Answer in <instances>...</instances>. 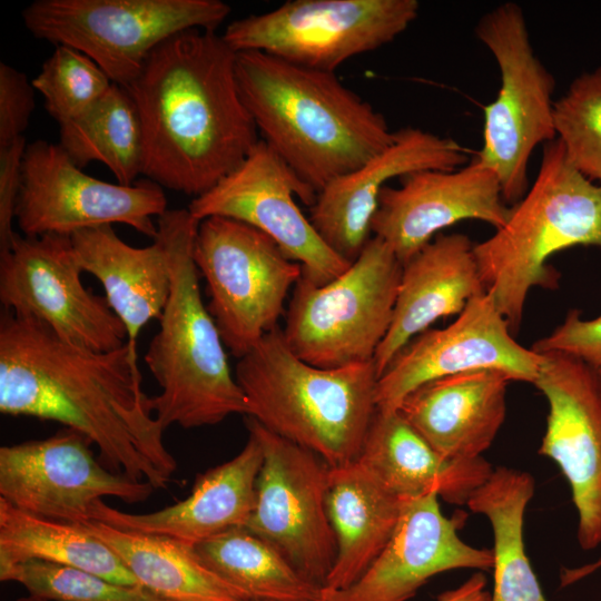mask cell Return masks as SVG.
<instances>
[{"label": "cell", "instance_id": "6da1fadb", "mask_svg": "<svg viewBox=\"0 0 601 601\" xmlns=\"http://www.w3.org/2000/svg\"><path fill=\"white\" fill-rule=\"evenodd\" d=\"M0 412L55 421L85 435L111 471L155 490L176 472L152 396L141 387L138 353L76 345L32 317L0 316Z\"/></svg>", "mask_w": 601, "mask_h": 601}, {"label": "cell", "instance_id": "7a4b0ae2", "mask_svg": "<svg viewBox=\"0 0 601 601\" xmlns=\"http://www.w3.org/2000/svg\"><path fill=\"white\" fill-rule=\"evenodd\" d=\"M236 56L223 35L190 29L147 57L125 88L141 121L147 179L196 198L259 141L238 88Z\"/></svg>", "mask_w": 601, "mask_h": 601}, {"label": "cell", "instance_id": "3957f363", "mask_svg": "<svg viewBox=\"0 0 601 601\" xmlns=\"http://www.w3.org/2000/svg\"><path fill=\"white\" fill-rule=\"evenodd\" d=\"M236 78L260 139L316 196L394 139L383 114L335 72L248 50L237 52Z\"/></svg>", "mask_w": 601, "mask_h": 601}, {"label": "cell", "instance_id": "277c9868", "mask_svg": "<svg viewBox=\"0 0 601 601\" xmlns=\"http://www.w3.org/2000/svg\"><path fill=\"white\" fill-rule=\"evenodd\" d=\"M235 378L247 415L318 455L329 467L358 460L377 411L374 361L322 368L296 356L280 326L239 358Z\"/></svg>", "mask_w": 601, "mask_h": 601}, {"label": "cell", "instance_id": "5b68a950", "mask_svg": "<svg viewBox=\"0 0 601 601\" xmlns=\"http://www.w3.org/2000/svg\"><path fill=\"white\" fill-rule=\"evenodd\" d=\"M167 233L171 288L160 327L144 356L160 387L155 415L166 430L219 424L247 415V400L233 375L225 344L204 304L193 248L199 221L188 208L167 209L157 218Z\"/></svg>", "mask_w": 601, "mask_h": 601}, {"label": "cell", "instance_id": "8992f818", "mask_svg": "<svg viewBox=\"0 0 601 601\" xmlns=\"http://www.w3.org/2000/svg\"><path fill=\"white\" fill-rule=\"evenodd\" d=\"M574 246L601 249V185L580 174L555 139L543 145L536 177L504 225L474 244L486 290L513 334L531 288L558 285L548 259Z\"/></svg>", "mask_w": 601, "mask_h": 601}, {"label": "cell", "instance_id": "52a82bcc", "mask_svg": "<svg viewBox=\"0 0 601 601\" xmlns=\"http://www.w3.org/2000/svg\"><path fill=\"white\" fill-rule=\"evenodd\" d=\"M402 267L388 245L372 236L332 282L317 285L302 275L282 328L288 347L322 368L374 361L392 323Z\"/></svg>", "mask_w": 601, "mask_h": 601}, {"label": "cell", "instance_id": "ba28073f", "mask_svg": "<svg viewBox=\"0 0 601 601\" xmlns=\"http://www.w3.org/2000/svg\"><path fill=\"white\" fill-rule=\"evenodd\" d=\"M477 39L496 61L501 85L484 108L483 142L474 158L499 178L511 206L529 189V160L534 149L556 139L553 75L535 53L522 8L504 2L484 13Z\"/></svg>", "mask_w": 601, "mask_h": 601}, {"label": "cell", "instance_id": "9c48e42d", "mask_svg": "<svg viewBox=\"0 0 601 601\" xmlns=\"http://www.w3.org/2000/svg\"><path fill=\"white\" fill-rule=\"evenodd\" d=\"M229 13L220 0H36L21 17L36 38L79 50L126 88L164 41L216 31Z\"/></svg>", "mask_w": 601, "mask_h": 601}, {"label": "cell", "instance_id": "30bf717a", "mask_svg": "<svg viewBox=\"0 0 601 601\" xmlns=\"http://www.w3.org/2000/svg\"><path fill=\"white\" fill-rule=\"evenodd\" d=\"M193 257L223 342L240 358L278 326L302 266L263 231L221 216L199 221Z\"/></svg>", "mask_w": 601, "mask_h": 601}, {"label": "cell", "instance_id": "8fae6325", "mask_svg": "<svg viewBox=\"0 0 601 601\" xmlns=\"http://www.w3.org/2000/svg\"><path fill=\"white\" fill-rule=\"evenodd\" d=\"M418 11L417 0H289L231 21L223 38L236 52L263 51L335 72L347 60L395 40Z\"/></svg>", "mask_w": 601, "mask_h": 601}, {"label": "cell", "instance_id": "7c38bea8", "mask_svg": "<svg viewBox=\"0 0 601 601\" xmlns=\"http://www.w3.org/2000/svg\"><path fill=\"white\" fill-rule=\"evenodd\" d=\"M167 209L162 187L149 179L132 185L104 181L83 173L59 144L36 140L26 147L14 213L22 235L71 236L125 224L152 239V218Z\"/></svg>", "mask_w": 601, "mask_h": 601}, {"label": "cell", "instance_id": "4fadbf2b", "mask_svg": "<svg viewBox=\"0 0 601 601\" xmlns=\"http://www.w3.org/2000/svg\"><path fill=\"white\" fill-rule=\"evenodd\" d=\"M245 423L263 449L256 504L246 528L324 589L337 554L326 503L331 467L254 418L246 416Z\"/></svg>", "mask_w": 601, "mask_h": 601}, {"label": "cell", "instance_id": "5bb4252c", "mask_svg": "<svg viewBox=\"0 0 601 601\" xmlns=\"http://www.w3.org/2000/svg\"><path fill=\"white\" fill-rule=\"evenodd\" d=\"M70 236L14 234L0 253L3 309L32 317L81 347L110 352L126 343L127 331L106 297L81 282Z\"/></svg>", "mask_w": 601, "mask_h": 601}, {"label": "cell", "instance_id": "9a60e30c", "mask_svg": "<svg viewBox=\"0 0 601 601\" xmlns=\"http://www.w3.org/2000/svg\"><path fill=\"white\" fill-rule=\"evenodd\" d=\"M295 197L309 207L316 199V195L259 139L236 169L208 191L193 198L187 208L198 221L221 216L257 228L302 266L306 279L317 285L327 284L352 263L328 247Z\"/></svg>", "mask_w": 601, "mask_h": 601}, {"label": "cell", "instance_id": "2e32d148", "mask_svg": "<svg viewBox=\"0 0 601 601\" xmlns=\"http://www.w3.org/2000/svg\"><path fill=\"white\" fill-rule=\"evenodd\" d=\"M90 444L62 427L43 440L1 446L0 499L37 516L82 524L104 497L136 503L150 496V483L109 470Z\"/></svg>", "mask_w": 601, "mask_h": 601}, {"label": "cell", "instance_id": "e0dca14e", "mask_svg": "<svg viewBox=\"0 0 601 601\" xmlns=\"http://www.w3.org/2000/svg\"><path fill=\"white\" fill-rule=\"evenodd\" d=\"M493 295L473 297L444 328H427L415 336L378 376V411H397L402 401L430 381L479 370H496L512 381L534 383L541 354L513 338Z\"/></svg>", "mask_w": 601, "mask_h": 601}, {"label": "cell", "instance_id": "ac0fdd59", "mask_svg": "<svg viewBox=\"0 0 601 601\" xmlns=\"http://www.w3.org/2000/svg\"><path fill=\"white\" fill-rule=\"evenodd\" d=\"M539 354L533 384L549 405L539 453L566 479L578 513V543L591 551L601 545V375L572 355Z\"/></svg>", "mask_w": 601, "mask_h": 601}, {"label": "cell", "instance_id": "d6986e66", "mask_svg": "<svg viewBox=\"0 0 601 601\" xmlns=\"http://www.w3.org/2000/svg\"><path fill=\"white\" fill-rule=\"evenodd\" d=\"M400 179L398 187L382 189L371 233L402 265L457 221L475 219L497 229L510 214L497 176L475 159L454 170H420Z\"/></svg>", "mask_w": 601, "mask_h": 601}, {"label": "cell", "instance_id": "ffe728a7", "mask_svg": "<svg viewBox=\"0 0 601 601\" xmlns=\"http://www.w3.org/2000/svg\"><path fill=\"white\" fill-rule=\"evenodd\" d=\"M466 161L455 140L416 127L401 128L385 149L324 187L308 218L328 247L353 263L372 237L378 197L391 179L420 170H454Z\"/></svg>", "mask_w": 601, "mask_h": 601}, {"label": "cell", "instance_id": "44dd1931", "mask_svg": "<svg viewBox=\"0 0 601 601\" xmlns=\"http://www.w3.org/2000/svg\"><path fill=\"white\" fill-rule=\"evenodd\" d=\"M460 516L446 518L439 495L403 501L395 530L365 573L344 590H323L324 601H407L432 577L457 569L492 570V549L465 543Z\"/></svg>", "mask_w": 601, "mask_h": 601}, {"label": "cell", "instance_id": "7402d4cb", "mask_svg": "<svg viewBox=\"0 0 601 601\" xmlns=\"http://www.w3.org/2000/svg\"><path fill=\"white\" fill-rule=\"evenodd\" d=\"M263 449L249 433L242 451L229 461L198 474L190 494L161 510L134 514L99 500L92 520L119 530L167 536L195 546L235 528H246L256 504Z\"/></svg>", "mask_w": 601, "mask_h": 601}, {"label": "cell", "instance_id": "603a6c76", "mask_svg": "<svg viewBox=\"0 0 601 601\" xmlns=\"http://www.w3.org/2000/svg\"><path fill=\"white\" fill-rule=\"evenodd\" d=\"M511 382L496 370L436 378L407 394L397 411L441 456L475 460L491 446L505 420Z\"/></svg>", "mask_w": 601, "mask_h": 601}, {"label": "cell", "instance_id": "cb8c5ba5", "mask_svg": "<svg viewBox=\"0 0 601 601\" xmlns=\"http://www.w3.org/2000/svg\"><path fill=\"white\" fill-rule=\"evenodd\" d=\"M485 292L472 240L439 234L403 264L392 323L374 356L377 375L415 336Z\"/></svg>", "mask_w": 601, "mask_h": 601}, {"label": "cell", "instance_id": "d4e9b609", "mask_svg": "<svg viewBox=\"0 0 601 601\" xmlns=\"http://www.w3.org/2000/svg\"><path fill=\"white\" fill-rule=\"evenodd\" d=\"M70 238L81 270L102 285L110 308L126 327L127 343L137 349L141 329L151 319H160L170 294L166 230L157 224V233L146 247L125 243L111 225L81 229Z\"/></svg>", "mask_w": 601, "mask_h": 601}, {"label": "cell", "instance_id": "484cf974", "mask_svg": "<svg viewBox=\"0 0 601 601\" xmlns=\"http://www.w3.org/2000/svg\"><path fill=\"white\" fill-rule=\"evenodd\" d=\"M357 461L402 500L436 493L456 505H466L493 472L483 457L455 461L441 456L398 411H376Z\"/></svg>", "mask_w": 601, "mask_h": 601}, {"label": "cell", "instance_id": "4316f807", "mask_svg": "<svg viewBox=\"0 0 601 601\" xmlns=\"http://www.w3.org/2000/svg\"><path fill=\"white\" fill-rule=\"evenodd\" d=\"M403 501L358 461L331 467L326 503L337 554L325 590H344L365 573L390 541Z\"/></svg>", "mask_w": 601, "mask_h": 601}, {"label": "cell", "instance_id": "83f0119b", "mask_svg": "<svg viewBox=\"0 0 601 601\" xmlns=\"http://www.w3.org/2000/svg\"><path fill=\"white\" fill-rule=\"evenodd\" d=\"M82 525L125 563L139 585L168 601H253L208 568L194 546L99 521Z\"/></svg>", "mask_w": 601, "mask_h": 601}, {"label": "cell", "instance_id": "f1b7e54d", "mask_svg": "<svg viewBox=\"0 0 601 601\" xmlns=\"http://www.w3.org/2000/svg\"><path fill=\"white\" fill-rule=\"evenodd\" d=\"M535 490L528 471L500 466L470 496L466 506L493 530L491 601H548L525 552L523 526Z\"/></svg>", "mask_w": 601, "mask_h": 601}, {"label": "cell", "instance_id": "f546056e", "mask_svg": "<svg viewBox=\"0 0 601 601\" xmlns=\"http://www.w3.org/2000/svg\"><path fill=\"white\" fill-rule=\"evenodd\" d=\"M41 560L79 568L122 585H139L119 556L82 524L37 516L0 499V568Z\"/></svg>", "mask_w": 601, "mask_h": 601}, {"label": "cell", "instance_id": "4dcf8cb0", "mask_svg": "<svg viewBox=\"0 0 601 601\" xmlns=\"http://www.w3.org/2000/svg\"><path fill=\"white\" fill-rule=\"evenodd\" d=\"M59 145L83 168L102 162L120 185H132L144 173V135L129 92L112 83L89 110L59 126Z\"/></svg>", "mask_w": 601, "mask_h": 601}, {"label": "cell", "instance_id": "1f68e13d", "mask_svg": "<svg viewBox=\"0 0 601 601\" xmlns=\"http://www.w3.org/2000/svg\"><path fill=\"white\" fill-rule=\"evenodd\" d=\"M194 549L208 568L253 601H324L322 587L247 528L228 530Z\"/></svg>", "mask_w": 601, "mask_h": 601}, {"label": "cell", "instance_id": "d6a6232c", "mask_svg": "<svg viewBox=\"0 0 601 601\" xmlns=\"http://www.w3.org/2000/svg\"><path fill=\"white\" fill-rule=\"evenodd\" d=\"M553 119L569 162L601 185V66L578 76L554 100Z\"/></svg>", "mask_w": 601, "mask_h": 601}, {"label": "cell", "instance_id": "836d02e7", "mask_svg": "<svg viewBox=\"0 0 601 601\" xmlns=\"http://www.w3.org/2000/svg\"><path fill=\"white\" fill-rule=\"evenodd\" d=\"M0 580L21 584L43 601H168L141 585H122L92 572L41 560L0 568Z\"/></svg>", "mask_w": 601, "mask_h": 601}, {"label": "cell", "instance_id": "e575fe53", "mask_svg": "<svg viewBox=\"0 0 601 601\" xmlns=\"http://www.w3.org/2000/svg\"><path fill=\"white\" fill-rule=\"evenodd\" d=\"M31 83L43 96L47 112L60 126L89 110L114 82L88 56L59 45Z\"/></svg>", "mask_w": 601, "mask_h": 601}, {"label": "cell", "instance_id": "d590c367", "mask_svg": "<svg viewBox=\"0 0 601 601\" xmlns=\"http://www.w3.org/2000/svg\"><path fill=\"white\" fill-rule=\"evenodd\" d=\"M531 348L536 353L569 354L601 370V315L583 319L580 311L572 309L561 325L536 341Z\"/></svg>", "mask_w": 601, "mask_h": 601}, {"label": "cell", "instance_id": "8d00e7d4", "mask_svg": "<svg viewBox=\"0 0 601 601\" xmlns=\"http://www.w3.org/2000/svg\"><path fill=\"white\" fill-rule=\"evenodd\" d=\"M35 109V88L27 76L0 63V146L23 136Z\"/></svg>", "mask_w": 601, "mask_h": 601}, {"label": "cell", "instance_id": "74e56055", "mask_svg": "<svg viewBox=\"0 0 601 601\" xmlns=\"http://www.w3.org/2000/svg\"><path fill=\"white\" fill-rule=\"evenodd\" d=\"M27 145L21 136L0 146V253L9 248L16 234L13 221Z\"/></svg>", "mask_w": 601, "mask_h": 601}, {"label": "cell", "instance_id": "f35d334b", "mask_svg": "<svg viewBox=\"0 0 601 601\" xmlns=\"http://www.w3.org/2000/svg\"><path fill=\"white\" fill-rule=\"evenodd\" d=\"M486 583L485 575L475 572L457 588L441 593L437 601H491Z\"/></svg>", "mask_w": 601, "mask_h": 601}, {"label": "cell", "instance_id": "ab89813d", "mask_svg": "<svg viewBox=\"0 0 601 601\" xmlns=\"http://www.w3.org/2000/svg\"><path fill=\"white\" fill-rule=\"evenodd\" d=\"M601 375V370H598ZM601 569V558L597 561L582 565L574 569H565L561 574V585L565 587L572 583L578 582L579 580L594 573Z\"/></svg>", "mask_w": 601, "mask_h": 601}, {"label": "cell", "instance_id": "60d3db41", "mask_svg": "<svg viewBox=\"0 0 601 601\" xmlns=\"http://www.w3.org/2000/svg\"><path fill=\"white\" fill-rule=\"evenodd\" d=\"M17 601H43V600L36 599L33 597L28 595V597L20 598Z\"/></svg>", "mask_w": 601, "mask_h": 601}]
</instances>
